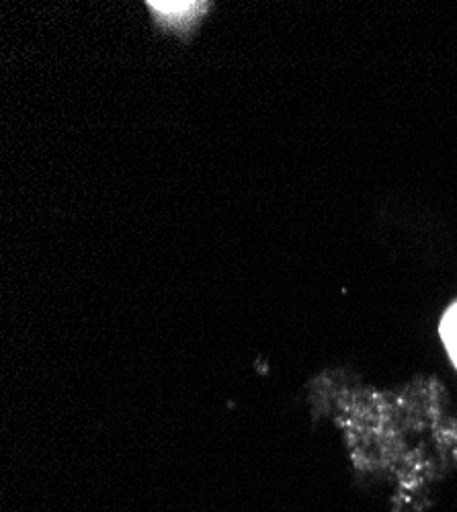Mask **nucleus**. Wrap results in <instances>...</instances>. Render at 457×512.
<instances>
[{
    "label": "nucleus",
    "instance_id": "nucleus-1",
    "mask_svg": "<svg viewBox=\"0 0 457 512\" xmlns=\"http://www.w3.org/2000/svg\"><path fill=\"white\" fill-rule=\"evenodd\" d=\"M439 334L443 345L457 369V302L445 312L441 324H439Z\"/></svg>",
    "mask_w": 457,
    "mask_h": 512
}]
</instances>
